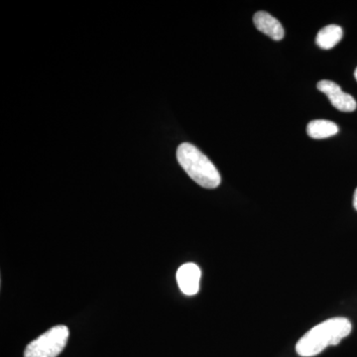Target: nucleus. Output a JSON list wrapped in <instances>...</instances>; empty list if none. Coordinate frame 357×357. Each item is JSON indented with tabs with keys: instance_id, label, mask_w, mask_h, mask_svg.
Returning a JSON list of instances; mask_svg holds the SVG:
<instances>
[{
	"instance_id": "obj_2",
	"label": "nucleus",
	"mask_w": 357,
	"mask_h": 357,
	"mask_svg": "<svg viewBox=\"0 0 357 357\" xmlns=\"http://www.w3.org/2000/svg\"><path fill=\"white\" fill-rule=\"evenodd\" d=\"M177 159L185 172L201 187L215 189L222 183L217 167L191 143H182L178 147Z\"/></svg>"
},
{
	"instance_id": "obj_7",
	"label": "nucleus",
	"mask_w": 357,
	"mask_h": 357,
	"mask_svg": "<svg viewBox=\"0 0 357 357\" xmlns=\"http://www.w3.org/2000/svg\"><path fill=\"white\" fill-rule=\"evenodd\" d=\"M338 132V126L335 122L325 121V119H317L307 124V135L314 139H325L332 137Z\"/></svg>"
},
{
	"instance_id": "obj_9",
	"label": "nucleus",
	"mask_w": 357,
	"mask_h": 357,
	"mask_svg": "<svg viewBox=\"0 0 357 357\" xmlns=\"http://www.w3.org/2000/svg\"><path fill=\"white\" fill-rule=\"evenodd\" d=\"M354 206L357 211V189L356 190V192H354Z\"/></svg>"
},
{
	"instance_id": "obj_6",
	"label": "nucleus",
	"mask_w": 357,
	"mask_h": 357,
	"mask_svg": "<svg viewBox=\"0 0 357 357\" xmlns=\"http://www.w3.org/2000/svg\"><path fill=\"white\" fill-rule=\"evenodd\" d=\"M253 22H255L258 31L264 33L275 41H280L284 38L285 31H284L283 26L271 14L265 13V11H258L255 14Z\"/></svg>"
},
{
	"instance_id": "obj_4",
	"label": "nucleus",
	"mask_w": 357,
	"mask_h": 357,
	"mask_svg": "<svg viewBox=\"0 0 357 357\" xmlns=\"http://www.w3.org/2000/svg\"><path fill=\"white\" fill-rule=\"evenodd\" d=\"M318 89L328 96L333 107L340 112H351L356 109L357 103L354 96L342 91L337 84L328 79H323L319 82Z\"/></svg>"
},
{
	"instance_id": "obj_3",
	"label": "nucleus",
	"mask_w": 357,
	"mask_h": 357,
	"mask_svg": "<svg viewBox=\"0 0 357 357\" xmlns=\"http://www.w3.org/2000/svg\"><path fill=\"white\" fill-rule=\"evenodd\" d=\"M69 335L68 326H54L27 345L24 357H57L64 351Z\"/></svg>"
},
{
	"instance_id": "obj_1",
	"label": "nucleus",
	"mask_w": 357,
	"mask_h": 357,
	"mask_svg": "<svg viewBox=\"0 0 357 357\" xmlns=\"http://www.w3.org/2000/svg\"><path fill=\"white\" fill-rule=\"evenodd\" d=\"M351 323L347 318L326 319L314 326L300 338L296 351L302 357L318 356L326 347L337 345L351 333Z\"/></svg>"
},
{
	"instance_id": "obj_8",
	"label": "nucleus",
	"mask_w": 357,
	"mask_h": 357,
	"mask_svg": "<svg viewBox=\"0 0 357 357\" xmlns=\"http://www.w3.org/2000/svg\"><path fill=\"white\" fill-rule=\"evenodd\" d=\"M342 35H344V32H342V27L333 24L328 25L319 30L317 35L316 43L319 48L324 49V50H330L342 40Z\"/></svg>"
},
{
	"instance_id": "obj_10",
	"label": "nucleus",
	"mask_w": 357,
	"mask_h": 357,
	"mask_svg": "<svg viewBox=\"0 0 357 357\" xmlns=\"http://www.w3.org/2000/svg\"><path fill=\"white\" fill-rule=\"evenodd\" d=\"M354 77H356V79L357 81V68H356V72H354Z\"/></svg>"
},
{
	"instance_id": "obj_5",
	"label": "nucleus",
	"mask_w": 357,
	"mask_h": 357,
	"mask_svg": "<svg viewBox=\"0 0 357 357\" xmlns=\"http://www.w3.org/2000/svg\"><path fill=\"white\" fill-rule=\"evenodd\" d=\"M202 272L195 263H185L177 271L178 288L187 296H194L199 292Z\"/></svg>"
}]
</instances>
